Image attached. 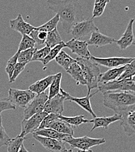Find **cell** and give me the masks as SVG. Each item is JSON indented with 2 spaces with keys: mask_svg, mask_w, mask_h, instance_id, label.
Here are the masks:
<instances>
[{
  "mask_svg": "<svg viewBox=\"0 0 135 152\" xmlns=\"http://www.w3.org/2000/svg\"><path fill=\"white\" fill-rule=\"evenodd\" d=\"M134 45H135V43H134Z\"/></svg>",
  "mask_w": 135,
  "mask_h": 152,
  "instance_id": "7dc6e473",
  "label": "cell"
},
{
  "mask_svg": "<svg viewBox=\"0 0 135 152\" xmlns=\"http://www.w3.org/2000/svg\"><path fill=\"white\" fill-rule=\"evenodd\" d=\"M98 92L102 93L107 91H128L135 93V83L132 79L116 80L98 85Z\"/></svg>",
  "mask_w": 135,
  "mask_h": 152,
  "instance_id": "52a82bcc",
  "label": "cell"
},
{
  "mask_svg": "<svg viewBox=\"0 0 135 152\" xmlns=\"http://www.w3.org/2000/svg\"><path fill=\"white\" fill-rule=\"evenodd\" d=\"M114 38L106 36L102 34L99 31L92 34L90 39L87 41L88 46H93L95 47H102L116 42Z\"/></svg>",
  "mask_w": 135,
  "mask_h": 152,
  "instance_id": "ac0fdd59",
  "label": "cell"
},
{
  "mask_svg": "<svg viewBox=\"0 0 135 152\" xmlns=\"http://www.w3.org/2000/svg\"><path fill=\"white\" fill-rule=\"evenodd\" d=\"M16 107H14L7 99L1 98L0 99V114L3 111L10 110H15Z\"/></svg>",
  "mask_w": 135,
  "mask_h": 152,
  "instance_id": "b9f144b4",
  "label": "cell"
},
{
  "mask_svg": "<svg viewBox=\"0 0 135 152\" xmlns=\"http://www.w3.org/2000/svg\"><path fill=\"white\" fill-rule=\"evenodd\" d=\"M36 94L30 90L10 88L8 90V101L16 108H25L35 98Z\"/></svg>",
  "mask_w": 135,
  "mask_h": 152,
  "instance_id": "5b68a950",
  "label": "cell"
},
{
  "mask_svg": "<svg viewBox=\"0 0 135 152\" xmlns=\"http://www.w3.org/2000/svg\"><path fill=\"white\" fill-rule=\"evenodd\" d=\"M36 43L34 39H33L29 35H23L22 40L20 42L18 52H20L29 49L35 48Z\"/></svg>",
  "mask_w": 135,
  "mask_h": 152,
  "instance_id": "1f68e13d",
  "label": "cell"
},
{
  "mask_svg": "<svg viewBox=\"0 0 135 152\" xmlns=\"http://www.w3.org/2000/svg\"><path fill=\"white\" fill-rule=\"evenodd\" d=\"M48 128L54 129L59 133L68 134L72 136L74 135L72 126L69 125L66 122L60 119L59 118L52 122L48 126Z\"/></svg>",
  "mask_w": 135,
  "mask_h": 152,
  "instance_id": "7402d4cb",
  "label": "cell"
},
{
  "mask_svg": "<svg viewBox=\"0 0 135 152\" xmlns=\"http://www.w3.org/2000/svg\"><path fill=\"white\" fill-rule=\"evenodd\" d=\"M51 48L45 46L44 48L37 50L32 60V61H40L42 62L43 60L47 57L48 55Z\"/></svg>",
  "mask_w": 135,
  "mask_h": 152,
  "instance_id": "74e56055",
  "label": "cell"
},
{
  "mask_svg": "<svg viewBox=\"0 0 135 152\" xmlns=\"http://www.w3.org/2000/svg\"><path fill=\"white\" fill-rule=\"evenodd\" d=\"M66 72L76 81L77 85H86L83 72L77 61L73 63Z\"/></svg>",
  "mask_w": 135,
  "mask_h": 152,
  "instance_id": "cb8c5ba5",
  "label": "cell"
},
{
  "mask_svg": "<svg viewBox=\"0 0 135 152\" xmlns=\"http://www.w3.org/2000/svg\"><path fill=\"white\" fill-rule=\"evenodd\" d=\"M77 64L80 66L86 81L88 93H91L93 89L98 88L100 70L98 65L90 59H84L77 57L76 58Z\"/></svg>",
  "mask_w": 135,
  "mask_h": 152,
  "instance_id": "3957f363",
  "label": "cell"
},
{
  "mask_svg": "<svg viewBox=\"0 0 135 152\" xmlns=\"http://www.w3.org/2000/svg\"><path fill=\"white\" fill-rule=\"evenodd\" d=\"M128 64L116 68L109 69L103 73H101L99 77V84H105L117 80L126 70Z\"/></svg>",
  "mask_w": 135,
  "mask_h": 152,
  "instance_id": "e0dca14e",
  "label": "cell"
},
{
  "mask_svg": "<svg viewBox=\"0 0 135 152\" xmlns=\"http://www.w3.org/2000/svg\"><path fill=\"white\" fill-rule=\"evenodd\" d=\"M97 31H99L98 28L91 18L78 22L72 28L71 33L74 39L87 42L92 34Z\"/></svg>",
  "mask_w": 135,
  "mask_h": 152,
  "instance_id": "277c9868",
  "label": "cell"
},
{
  "mask_svg": "<svg viewBox=\"0 0 135 152\" xmlns=\"http://www.w3.org/2000/svg\"><path fill=\"white\" fill-rule=\"evenodd\" d=\"M26 139L25 137H19L17 136L13 138L8 145V152H18L23 141Z\"/></svg>",
  "mask_w": 135,
  "mask_h": 152,
  "instance_id": "e575fe53",
  "label": "cell"
},
{
  "mask_svg": "<svg viewBox=\"0 0 135 152\" xmlns=\"http://www.w3.org/2000/svg\"><path fill=\"white\" fill-rule=\"evenodd\" d=\"M48 115L44 111L36 114L28 119H23L21 123V132L17 136L19 137H25L29 133L35 132L40 127L41 123L44 118Z\"/></svg>",
  "mask_w": 135,
  "mask_h": 152,
  "instance_id": "ba28073f",
  "label": "cell"
},
{
  "mask_svg": "<svg viewBox=\"0 0 135 152\" xmlns=\"http://www.w3.org/2000/svg\"><path fill=\"white\" fill-rule=\"evenodd\" d=\"M62 42V38L58 32L57 29L56 28L54 30L48 32L45 44V46L51 49L59 45Z\"/></svg>",
  "mask_w": 135,
  "mask_h": 152,
  "instance_id": "4316f807",
  "label": "cell"
},
{
  "mask_svg": "<svg viewBox=\"0 0 135 152\" xmlns=\"http://www.w3.org/2000/svg\"><path fill=\"white\" fill-rule=\"evenodd\" d=\"M92 120V123H93V126L91 129V132L98 128H103L105 129H108V128L110 124L116 121H121L122 116L119 115L115 114L111 116L96 117Z\"/></svg>",
  "mask_w": 135,
  "mask_h": 152,
  "instance_id": "d6986e66",
  "label": "cell"
},
{
  "mask_svg": "<svg viewBox=\"0 0 135 152\" xmlns=\"http://www.w3.org/2000/svg\"><path fill=\"white\" fill-rule=\"evenodd\" d=\"M33 134H36L43 137H48L51 139H56L58 140H61L65 142V140L71 135L60 133L54 131V129L50 128H44L37 130L35 132L32 133Z\"/></svg>",
  "mask_w": 135,
  "mask_h": 152,
  "instance_id": "603a6c76",
  "label": "cell"
},
{
  "mask_svg": "<svg viewBox=\"0 0 135 152\" xmlns=\"http://www.w3.org/2000/svg\"><path fill=\"white\" fill-rule=\"evenodd\" d=\"M11 138L6 133L3 125H2V118L0 114V148L3 146L8 145L11 140Z\"/></svg>",
  "mask_w": 135,
  "mask_h": 152,
  "instance_id": "f35d334b",
  "label": "cell"
},
{
  "mask_svg": "<svg viewBox=\"0 0 135 152\" xmlns=\"http://www.w3.org/2000/svg\"><path fill=\"white\" fill-rule=\"evenodd\" d=\"M63 152H73V150L72 149H66L65 151H64Z\"/></svg>",
  "mask_w": 135,
  "mask_h": 152,
  "instance_id": "f6af8a7d",
  "label": "cell"
},
{
  "mask_svg": "<svg viewBox=\"0 0 135 152\" xmlns=\"http://www.w3.org/2000/svg\"><path fill=\"white\" fill-rule=\"evenodd\" d=\"M105 142L104 138H92L87 136L80 137L69 136L65 140V142L69 144L72 148H77L80 151H88L93 146L105 143Z\"/></svg>",
  "mask_w": 135,
  "mask_h": 152,
  "instance_id": "8992f818",
  "label": "cell"
},
{
  "mask_svg": "<svg viewBox=\"0 0 135 152\" xmlns=\"http://www.w3.org/2000/svg\"><path fill=\"white\" fill-rule=\"evenodd\" d=\"M132 81L134 82L135 83V75L134 76L132 77Z\"/></svg>",
  "mask_w": 135,
  "mask_h": 152,
  "instance_id": "bcb514c9",
  "label": "cell"
},
{
  "mask_svg": "<svg viewBox=\"0 0 135 152\" xmlns=\"http://www.w3.org/2000/svg\"><path fill=\"white\" fill-rule=\"evenodd\" d=\"M59 22V17L57 14H56L53 18L49 20L44 24L38 27H35V29L39 31H43L48 33L57 28Z\"/></svg>",
  "mask_w": 135,
  "mask_h": 152,
  "instance_id": "f1b7e54d",
  "label": "cell"
},
{
  "mask_svg": "<svg viewBox=\"0 0 135 152\" xmlns=\"http://www.w3.org/2000/svg\"><path fill=\"white\" fill-rule=\"evenodd\" d=\"M110 2V0H96L95 1L92 18L93 19L102 15L104 13L107 4Z\"/></svg>",
  "mask_w": 135,
  "mask_h": 152,
  "instance_id": "4dcf8cb0",
  "label": "cell"
},
{
  "mask_svg": "<svg viewBox=\"0 0 135 152\" xmlns=\"http://www.w3.org/2000/svg\"><path fill=\"white\" fill-rule=\"evenodd\" d=\"M64 48H66V44L64 42L62 41L59 45L51 49L48 55L43 60L41 63L44 65H47L50 61L54 60L59 55V53L61 52L62 49Z\"/></svg>",
  "mask_w": 135,
  "mask_h": 152,
  "instance_id": "f546056e",
  "label": "cell"
},
{
  "mask_svg": "<svg viewBox=\"0 0 135 152\" xmlns=\"http://www.w3.org/2000/svg\"><path fill=\"white\" fill-rule=\"evenodd\" d=\"M38 49L35 47L34 48L29 49L22 52H20L19 53V56L18 58V63H28L32 61V60L34 56V54L36 52Z\"/></svg>",
  "mask_w": 135,
  "mask_h": 152,
  "instance_id": "d6a6232c",
  "label": "cell"
},
{
  "mask_svg": "<svg viewBox=\"0 0 135 152\" xmlns=\"http://www.w3.org/2000/svg\"><path fill=\"white\" fill-rule=\"evenodd\" d=\"M121 125L128 136L135 134V110L122 116Z\"/></svg>",
  "mask_w": 135,
  "mask_h": 152,
  "instance_id": "44dd1931",
  "label": "cell"
},
{
  "mask_svg": "<svg viewBox=\"0 0 135 152\" xmlns=\"http://www.w3.org/2000/svg\"><path fill=\"white\" fill-rule=\"evenodd\" d=\"M58 115H56V114H48L43 119L42 122L40 124V126L39 127L38 129H44V128H48V126L49 125L53 122L54 121L56 120L58 118Z\"/></svg>",
  "mask_w": 135,
  "mask_h": 152,
  "instance_id": "60d3db41",
  "label": "cell"
},
{
  "mask_svg": "<svg viewBox=\"0 0 135 152\" xmlns=\"http://www.w3.org/2000/svg\"><path fill=\"white\" fill-rule=\"evenodd\" d=\"M66 48L71 50L72 53L77 55L78 57L90 59L92 56L88 49V44L86 41L79 40L72 38L65 43Z\"/></svg>",
  "mask_w": 135,
  "mask_h": 152,
  "instance_id": "7c38bea8",
  "label": "cell"
},
{
  "mask_svg": "<svg viewBox=\"0 0 135 152\" xmlns=\"http://www.w3.org/2000/svg\"><path fill=\"white\" fill-rule=\"evenodd\" d=\"M46 2L48 7L59 16L66 34L71 32L74 25L84 20L82 5L77 0H47Z\"/></svg>",
  "mask_w": 135,
  "mask_h": 152,
  "instance_id": "6da1fadb",
  "label": "cell"
},
{
  "mask_svg": "<svg viewBox=\"0 0 135 152\" xmlns=\"http://www.w3.org/2000/svg\"><path fill=\"white\" fill-rule=\"evenodd\" d=\"M97 93H98V91H97L96 92L94 93H87V94L86 96L82 97V98H79V97H75L70 95L69 93L64 91L61 88L60 90V93L64 96L65 100L69 101L77 104V105L80 106L82 108L86 111L89 114H91L94 118H96L97 116L96 114L95 113V112L92 109L91 102H90V98Z\"/></svg>",
  "mask_w": 135,
  "mask_h": 152,
  "instance_id": "8fae6325",
  "label": "cell"
},
{
  "mask_svg": "<svg viewBox=\"0 0 135 152\" xmlns=\"http://www.w3.org/2000/svg\"><path fill=\"white\" fill-rule=\"evenodd\" d=\"M103 105L121 115L135 110V93L107 91L102 93Z\"/></svg>",
  "mask_w": 135,
  "mask_h": 152,
  "instance_id": "7a4b0ae2",
  "label": "cell"
},
{
  "mask_svg": "<svg viewBox=\"0 0 135 152\" xmlns=\"http://www.w3.org/2000/svg\"><path fill=\"white\" fill-rule=\"evenodd\" d=\"M27 64V63H18H18L16 64L15 67L14 69V73H13L12 77L9 80V83H14L16 80L17 77L24 70Z\"/></svg>",
  "mask_w": 135,
  "mask_h": 152,
  "instance_id": "ab89813d",
  "label": "cell"
},
{
  "mask_svg": "<svg viewBox=\"0 0 135 152\" xmlns=\"http://www.w3.org/2000/svg\"><path fill=\"white\" fill-rule=\"evenodd\" d=\"M19 52H17L12 57H11L7 62L5 70L8 75L9 80L12 77L14 69L16 64L18 63V58L19 56Z\"/></svg>",
  "mask_w": 135,
  "mask_h": 152,
  "instance_id": "836d02e7",
  "label": "cell"
},
{
  "mask_svg": "<svg viewBox=\"0 0 135 152\" xmlns=\"http://www.w3.org/2000/svg\"><path fill=\"white\" fill-rule=\"evenodd\" d=\"M33 137L47 151L50 152H63L66 149L65 142L54 139L33 134Z\"/></svg>",
  "mask_w": 135,
  "mask_h": 152,
  "instance_id": "4fadbf2b",
  "label": "cell"
},
{
  "mask_svg": "<svg viewBox=\"0 0 135 152\" xmlns=\"http://www.w3.org/2000/svg\"><path fill=\"white\" fill-rule=\"evenodd\" d=\"M47 32L37 31L35 28V29L30 33L29 37L34 39L38 45H41L45 43L47 37Z\"/></svg>",
  "mask_w": 135,
  "mask_h": 152,
  "instance_id": "d590c367",
  "label": "cell"
},
{
  "mask_svg": "<svg viewBox=\"0 0 135 152\" xmlns=\"http://www.w3.org/2000/svg\"><path fill=\"white\" fill-rule=\"evenodd\" d=\"M58 118L66 122L71 126H79V125L83 124L92 123V120L84 118V115H77L75 116H63L62 115H59Z\"/></svg>",
  "mask_w": 135,
  "mask_h": 152,
  "instance_id": "d4e9b609",
  "label": "cell"
},
{
  "mask_svg": "<svg viewBox=\"0 0 135 152\" xmlns=\"http://www.w3.org/2000/svg\"><path fill=\"white\" fill-rule=\"evenodd\" d=\"M56 62L59 66L67 71L70 66L74 63L77 62L76 59L73 58L68 55L64 50H61L58 56L55 58Z\"/></svg>",
  "mask_w": 135,
  "mask_h": 152,
  "instance_id": "484cf974",
  "label": "cell"
},
{
  "mask_svg": "<svg viewBox=\"0 0 135 152\" xmlns=\"http://www.w3.org/2000/svg\"><path fill=\"white\" fill-rule=\"evenodd\" d=\"M29 152L26 149V148L25 147V146H24V145L23 144H22V146H21V147H20V148L19 151V152Z\"/></svg>",
  "mask_w": 135,
  "mask_h": 152,
  "instance_id": "7bdbcfd3",
  "label": "cell"
},
{
  "mask_svg": "<svg viewBox=\"0 0 135 152\" xmlns=\"http://www.w3.org/2000/svg\"><path fill=\"white\" fill-rule=\"evenodd\" d=\"M55 77L56 75L47 76L30 86L29 90L37 95L44 93V91L51 86Z\"/></svg>",
  "mask_w": 135,
  "mask_h": 152,
  "instance_id": "ffe728a7",
  "label": "cell"
},
{
  "mask_svg": "<svg viewBox=\"0 0 135 152\" xmlns=\"http://www.w3.org/2000/svg\"><path fill=\"white\" fill-rule=\"evenodd\" d=\"M61 79H62L61 73H58L56 75V77L54 80L53 81L51 86H50L49 93L48 95V99H51L60 93Z\"/></svg>",
  "mask_w": 135,
  "mask_h": 152,
  "instance_id": "83f0119b",
  "label": "cell"
},
{
  "mask_svg": "<svg viewBox=\"0 0 135 152\" xmlns=\"http://www.w3.org/2000/svg\"><path fill=\"white\" fill-rule=\"evenodd\" d=\"M77 152H93L92 150H88V151H80V150H78Z\"/></svg>",
  "mask_w": 135,
  "mask_h": 152,
  "instance_id": "ee69618b",
  "label": "cell"
},
{
  "mask_svg": "<svg viewBox=\"0 0 135 152\" xmlns=\"http://www.w3.org/2000/svg\"><path fill=\"white\" fill-rule=\"evenodd\" d=\"M135 75V57L131 63L128 64V67L126 70L119 77L117 80L123 79H132V77Z\"/></svg>",
  "mask_w": 135,
  "mask_h": 152,
  "instance_id": "8d00e7d4",
  "label": "cell"
},
{
  "mask_svg": "<svg viewBox=\"0 0 135 152\" xmlns=\"http://www.w3.org/2000/svg\"><path fill=\"white\" fill-rule=\"evenodd\" d=\"M48 99V95L45 92L36 95L24 110V119H28L32 116L44 111L45 104Z\"/></svg>",
  "mask_w": 135,
  "mask_h": 152,
  "instance_id": "9c48e42d",
  "label": "cell"
},
{
  "mask_svg": "<svg viewBox=\"0 0 135 152\" xmlns=\"http://www.w3.org/2000/svg\"><path fill=\"white\" fill-rule=\"evenodd\" d=\"M9 25L13 30L18 32L23 35H30V33L35 29L34 26L26 22L19 14L15 19L9 20Z\"/></svg>",
  "mask_w": 135,
  "mask_h": 152,
  "instance_id": "2e32d148",
  "label": "cell"
},
{
  "mask_svg": "<svg viewBox=\"0 0 135 152\" xmlns=\"http://www.w3.org/2000/svg\"><path fill=\"white\" fill-rule=\"evenodd\" d=\"M132 57H113L100 58L92 56L90 59L97 65H101L108 68L119 67L131 63Z\"/></svg>",
  "mask_w": 135,
  "mask_h": 152,
  "instance_id": "30bf717a",
  "label": "cell"
},
{
  "mask_svg": "<svg viewBox=\"0 0 135 152\" xmlns=\"http://www.w3.org/2000/svg\"><path fill=\"white\" fill-rule=\"evenodd\" d=\"M135 19L131 18L128 24L125 31L121 38L116 40V44L122 50H126L131 46L134 45L135 43V37L134 34V24Z\"/></svg>",
  "mask_w": 135,
  "mask_h": 152,
  "instance_id": "5bb4252c",
  "label": "cell"
},
{
  "mask_svg": "<svg viewBox=\"0 0 135 152\" xmlns=\"http://www.w3.org/2000/svg\"><path fill=\"white\" fill-rule=\"evenodd\" d=\"M64 101L65 97L61 93L51 99H48L45 104L44 111L48 114L62 115L64 111Z\"/></svg>",
  "mask_w": 135,
  "mask_h": 152,
  "instance_id": "9a60e30c",
  "label": "cell"
}]
</instances>
